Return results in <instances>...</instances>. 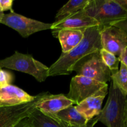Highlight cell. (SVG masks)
I'll use <instances>...</instances> for the list:
<instances>
[{"instance_id": "6da1fadb", "label": "cell", "mask_w": 127, "mask_h": 127, "mask_svg": "<svg viewBox=\"0 0 127 127\" xmlns=\"http://www.w3.org/2000/svg\"><path fill=\"white\" fill-rule=\"evenodd\" d=\"M100 26L86 29L79 44L67 53H62L58 59L49 67V76L69 75L76 63L85 56L102 49L100 43Z\"/></svg>"}, {"instance_id": "7a4b0ae2", "label": "cell", "mask_w": 127, "mask_h": 127, "mask_svg": "<svg viewBox=\"0 0 127 127\" xmlns=\"http://www.w3.org/2000/svg\"><path fill=\"white\" fill-rule=\"evenodd\" d=\"M127 104V95L112 82L106 104L97 116L98 122L107 127H126Z\"/></svg>"}, {"instance_id": "3957f363", "label": "cell", "mask_w": 127, "mask_h": 127, "mask_svg": "<svg viewBox=\"0 0 127 127\" xmlns=\"http://www.w3.org/2000/svg\"><path fill=\"white\" fill-rule=\"evenodd\" d=\"M83 11L94 19L101 27L111 26L127 17V9L117 0H90Z\"/></svg>"}, {"instance_id": "277c9868", "label": "cell", "mask_w": 127, "mask_h": 127, "mask_svg": "<svg viewBox=\"0 0 127 127\" xmlns=\"http://www.w3.org/2000/svg\"><path fill=\"white\" fill-rule=\"evenodd\" d=\"M3 68L27 73L38 82L45 81L49 76V67L33 58L31 55L17 51L11 57L0 60V68Z\"/></svg>"}, {"instance_id": "5b68a950", "label": "cell", "mask_w": 127, "mask_h": 127, "mask_svg": "<svg viewBox=\"0 0 127 127\" xmlns=\"http://www.w3.org/2000/svg\"><path fill=\"white\" fill-rule=\"evenodd\" d=\"M77 75L86 77L103 83L111 79V72L105 64L100 55V51H95L78 61L71 69Z\"/></svg>"}, {"instance_id": "8992f818", "label": "cell", "mask_w": 127, "mask_h": 127, "mask_svg": "<svg viewBox=\"0 0 127 127\" xmlns=\"http://www.w3.org/2000/svg\"><path fill=\"white\" fill-rule=\"evenodd\" d=\"M50 93H42L36 95L29 102L15 106L0 107V127H14L22 119L29 116L36 109L38 103Z\"/></svg>"}, {"instance_id": "52a82bcc", "label": "cell", "mask_w": 127, "mask_h": 127, "mask_svg": "<svg viewBox=\"0 0 127 127\" xmlns=\"http://www.w3.org/2000/svg\"><path fill=\"white\" fill-rule=\"evenodd\" d=\"M108 88L107 83L76 75L73 77L69 86V91L66 96L78 104L87 98L94 95L104 89Z\"/></svg>"}, {"instance_id": "ba28073f", "label": "cell", "mask_w": 127, "mask_h": 127, "mask_svg": "<svg viewBox=\"0 0 127 127\" xmlns=\"http://www.w3.org/2000/svg\"><path fill=\"white\" fill-rule=\"evenodd\" d=\"M0 23L13 29L24 38L37 32L51 29L52 25L28 18L15 12L4 14Z\"/></svg>"}, {"instance_id": "9c48e42d", "label": "cell", "mask_w": 127, "mask_h": 127, "mask_svg": "<svg viewBox=\"0 0 127 127\" xmlns=\"http://www.w3.org/2000/svg\"><path fill=\"white\" fill-rule=\"evenodd\" d=\"M100 27V43L102 49L119 57L127 46V34L115 26Z\"/></svg>"}, {"instance_id": "30bf717a", "label": "cell", "mask_w": 127, "mask_h": 127, "mask_svg": "<svg viewBox=\"0 0 127 127\" xmlns=\"http://www.w3.org/2000/svg\"><path fill=\"white\" fill-rule=\"evenodd\" d=\"M83 10L60 22L52 23L51 29L52 30L53 35L56 37L57 32L63 29L84 31L90 27L99 26V24L94 19L86 14Z\"/></svg>"}, {"instance_id": "8fae6325", "label": "cell", "mask_w": 127, "mask_h": 127, "mask_svg": "<svg viewBox=\"0 0 127 127\" xmlns=\"http://www.w3.org/2000/svg\"><path fill=\"white\" fill-rule=\"evenodd\" d=\"M21 88L11 84L0 88V107L15 106L29 102L35 99Z\"/></svg>"}, {"instance_id": "7c38bea8", "label": "cell", "mask_w": 127, "mask_h": 127, "mask_svg": "<svg viewBox=\"0 0 127 127\" xmlns=\"http://www.w3.org/2000/svg\"><path fill=\"white\" fill-rule=\"evenodd\" d=\"M107 93L108 88H106L100 93L82 101L75 106L76 109L89 122L100 114L103 100Z\"/></svg>"}, {"instance_id": "4fadbf2b", "label": "cell", "mask_w": 127, "mask_h": 127, "mask_svg": "<svg viewBox=\"0 0 127 127\" xmlns=\"http://www.w3.org/2000/svg\"><path fill=\"white\" fill-rule=\"evenodd\" d=\"M73 104L74 102L63 94H49L38 103L37 109L45 114H55Z\"/></svg>"}, {"instance_id": "5bb4252c", "label": "cell", "mask_w": 127, "mask_h": 127, "mask_svg": "<svg viewBox=\"0 0 127 127\" xmlns=\"http://www.w3.org/2000/svg\"><path fill=\"white\" fill-rule=\"evenodd\" d=\"M84 31L70 29L58 31L56 37L60 42L62 53H67L79 44L84 37Z\"/></svg>"}, {"instance_id": "9a60e30c", "label": "cell", "mask_w": 127, "mask_h": 127, "mask_svg": "<svg viewBox=\"0 0 127 127\" xmlns=\"http://www.w3.org/2000/svg\"><path fill=\"white\" fill-rule=\"evenodd\" d=\"M31 127H65L61 120L52 114H48L36 109L27 118Z\"/></svg>"}, {"instance_id": "2e32d148", "label": "cell", "mask_w": 127, "mask_h": 127, "mask_svg": "<svg viewBox=\"0 0 127 127\" xmlns=\"http://www.w3.org/2000/svg\"><path fill=\"white\" fill-rule=\"evenodd\" d=\"M52 115L61 121L71 125L83 126L88 122L86 119L73 105L68 107L57 114Z\"/></svg>"}, {"instance_id": "e0dca14e", "label": "cell", "mask_w": 127, "mask_h": 127, "mask_svg": "<svg viewBox=\"0 0 127 127\" xmlns=\"http://www.w3.org/2000/svg\"><path fill=\"white\" fill-rule=\"evenodd\" d=\"M90 0H70L64 5L56 14L55 22H59L79 11L84 9Z\"/></svg>"}, {"instance_id": "ac0fdd59", "label": "cell", "mask_w": 127, "mask_h": 127, "mask_svg": "<svg viewBox=\"0 0 127 127\" xmlns=\"http://www.w3.org/2000/svg\"><path fill=\"white\" fill-rule=\"evenodd\" d=\"M112 83L127 95V68L120 63V68L117 73L111 75Z\"/></svg>"}, {"instance_id": "d6986e66", "label": "cell", "mask_w": 127, "mask_h": 127, "mask_svg": "<svg viewBox=\"0 0 127 127\" xmlns=\"http://www.w3.org/2000/svg\"><path fill=\"white\" fill-rule=\"evenodd\" d=\"M100 55L104 63L110 69L111 75H113L119 71V64L120 61L118 57L104 49L100 50Z\"/></svg>"}, {"instance_id": "ffe728a7", "label": "cell", "mask_w": 127, "mask_h": 127, "mask_svg": "<svg viewBox=\"0 0 127 127\" xmlns=\"http://www.w3.org/2000/svg\"><path fill=\"white\" fill-rule=\"evenodd\" d=\"M13 81L14 76L12 73L0 69V88H4L11 85Z\"/></svg>"}, {"instance_id": "44dd1931", "label": "cell", "mask_w": 127, "mask_h": 127, "mask_svg": "<svg viewBox=\"0 0 127 127\" xmlns=\"http://www.w3.org/2000/svg\"><path fill=\"white\" fill-rule=\"evenodd\" d=\"M14 1L12 0H0V9L4 12V11L9 10L11 12L14 11L12 9V4Z\"/></svg>"}, {"instance_id": "7402d4cb", "label": "cell", "mask_w": 127, "mask_h": 127, "mask_svg": "<svg viewBox=\"0 0 127 127\" xmlns=\"http://www.w3.org/2000/svg\"><path fill=\"white\" fill-rule=\"evenodd\" d=\"M111 26H115V27L120 29L122 31H123L126 33L127 35V17L124 19L121 20V21L115 22Z\"/></svg>"}, {"instance_id": "603a6c76", "label": "cell", "mask_w": 127, "mask_h": 127, "mask_svg": "<svg viewBox=\"0 0 127 127\" xmlns=\"http://www.w3.org/2000/svg\"><path fill=\"white\" fill-rule=\"evenodd\" d=\"M98 122V119L97 117H95L94 119H93L92 120H89L88 123H87L86 125H83V126H76V125H69V124H66V123L63 122V124H64V125L65 126V127H94L95 126V124L97 123Z\"/></svg>"}, {"instance_id": "cb8c5ba5", "label": "cell", "mask_w": 127, "mask_h": 127, "mask_svg": "<svg viewBox=\"0 0 127 127\" xmlns=\"http://www.w3.org/2000/svg\"><path fill=\"white\" fill-rule=\"evenodd\" d=\"M118 58L120 63H122L123 64H125L127 68V46Z\"/></svg>"}, {"instance_id": "d4e9b609", "label": "cell", "mask_w": 127, "mask_h": 127, "mask_svg": "<svg viewBox=\"0 0 127 127\" xmlns=\"http://www.w3.org/2000/svg\"><path fill=\"white\" fill-rule=\"evenodd\" d=\"M14 127H31L29 125L28 122H27V120L26 118L22 119V120L19 122L18 124H16Z\"/></svg>"}, {"instance_id": "484cf974", "label": "cell", "mask_w": 127, "mask_h": 127, "mask_svg": "<svg viewBox=\"0 0 127 127\" xmlns=\"http://www.w3.org/2000/svg\"><path fill=\"white\" fill-rule=\"evenodd\" d=\"M117 1L121 6H122L123 7H125V9H127V0H117Z\"/></svg>"}, {"instance_id": "4316f807", "label": "cell", "mask_w": 127, "mask_h": 127, "mask_svg": "<svg viewBox=\"0 0 127 127\" xmlns=\"http://www.w3.org/2000/svg\"><path fill=\"white\" fill-rule=\"evenodd\" d=\"M4 14V12H2V11L1 10V9H0V22H1V20H2Z\"/></svg>"}, {"instance_id": "83f0119b", "label": "cell", "mask_w": 127, "mask_h": 127, "mask_svg": "<svg viewBox=\"0 0 127 127\" xmlns=\"http://www.w3.org/2000/svg\"><path fill=\"white\" fill-rule=\"evenodd\" d=\"M125 124H126V127H127V104L126 108V113H125Z\"/></svg>"}]
</instances>
